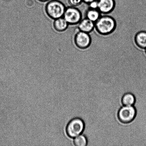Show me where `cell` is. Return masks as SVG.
<instances>
[{
    "mask_svg": "<svg viewBox=\"0 0 146 146\" xmlns=\"http://www.w3.org/2000/svg\"><path fill=\"white\" fill-rule=\"evenodd\" d=\"M136 114V110L133 106H123L119 110L117 117L121 123L127 124L133 121Z\"/></svg>",
    "mask_w": 146,
    "mask_h": 146,
    "instance_id": "277c9868",
    "label": "cell"
},
{
    "mask_svg": "<svg viewBox=\"0 0 146 146\" xmlns=\"http://www.w3.org/2000/svg\"><path fill=\"white\" fill-rule=\"evenodd\" d=\"M101 14L98 9L88 8L86 13V18L95 23L101 16Z\"/></svg>",
    "mask_w": 146,
    "mask_h": 146,
    "instance_id": "8fae6325",
    "label": "cell"
},
{
    "mask_svg": "<svg viewBox=\"0 0 146 146\" xmlns=\"http://www.w3.org/2000/svg\"><path fill=\"white\" fill-rule=\"evenodd\" d=\"M68 25L69 24L68 22L63 17L55 19L54 23V28L59 32H62L65 31L68 28Z\"/></svg>",
    "mask_w": 146,
    "mask_h": 146,
    "instance_id": "30bf717a",
    "label": "cell"
},
{
    "mask_svg": "<svg viewBox=\"0 0 146 146\" xmlns=\"http://www.w3.org/2000/svg\"><path fill=\"white\" fill-rule=\"evenodd\" d=\"M98 9L101 14H107L113 11L115 6V0H97Z\"/></svg>",
    "mask_w": 146,
    "mask_h": 146,
    "instance_id": "52a82bcc",
    "label": "cell"
},
{
    "mask_svg": "<svg viewBox=\"0 0 146 146\" xmlns=\"http://www.w3.org/2000/svg\"><path fill=\"white\" fill-rule=\"evenodd\" d=\"M134 42L139 48L145 50L146 48V31L137 32L134 37Z\"/></svg>",
    "mask_w": 146,
    "mask_h": 146,
    "instance_id": "9c48e42d",
    "label": "cell"
},
{
    "mask_svg": "<svg viewBox=\"0 0 146 146\" xmlns=\"http://www.w3.org/2000/svg\"><path fill=\"white\" fill-rule=\"evenodd\" d=\"M135 102V96L131 93H126L121 98V103L123 106H134Z\"/></svg>",
    "mask_w": 146,
    "mask_h": 146,
    "instance_id": "7c38bea8",
    "label": "cell"
},
{
    "mask_svg": "<svg viewBox=\"0 0 146 146\" xmlns=\"http://www.w3.org/2000/svg\"><path fill=\"white\" fill-rule=\"evenodd\" d=\"M88 8L98 9V3L97 0L92 1L88 4Z\"/></svg>",
    "mask_w": 146,
    "mask_h": 146,
    "instance_id": "9a60e30c",
    "label": "cell"
},
{
    "mask_svg": "<svg viewBox=\"0 0 146 146\" xmlns=\"http://www.w3.org/2000/svg\"><path fill=\"white\" fill-rule=\"evenodd\" d=\"M63 18L70 25L78 24L82 19V14L76 7H70L66 9Z\"/></svg>",
    "mask_w": 146,
    "mask_h": 146,
    "instance_id": "5b68a950",
    "label": "cell"
},
{
    "mask_svg": "<svg viewBox=\"0 0 146 146\" xmlns=\"http://www.w3.org/2000/svg\"><path fill=\"white\" fill-rule=\"evenodd\" d=\"M38 1H42V2H45V1H48V0H38Z\"/></svg>",
    "mask_w": 146,
    "mask_h": 146,
    "instance_id": "e0dca14e",
    "label": "cell"
},
{
    "mask_svg": "<svg viewBox=\"0 0 146 146\" xmlns=\"http://www.w3.org/2000/svg\"><path fill=\"white\" fill-rule=\"evenodd\" d=\"M144 50H145V55H146V48Z\"/></svg>",
    "mask_w": 146,
    "mask_h": 146,
    "instance_id": "ac0fdd59",
    "label": "cell"
},
{
    "mask_svg": "<svg viewBox=\"0 0 146 146\" xmlns=\"http://www.w3.org/2000/svg\"><path fill=\"white\" fill-rule=\"evenodd\" d=\"M73 142L76 146H87L88 143L86 137L82 134L75 137Z\"/></svg>",
    "mask_w": 146,
    "mask_h": 146,
    "instance_id": "4fadbf2b",
    "label": "cell"
},
{
    "mask_svg": "<svg viewBox=\"0 0 146 146\" xmlns=\"http://www.w3.org/2000/svg\"><path fill=\"white\" fill-rule=\"evenodd\" d=\"M66 7L60 1L52 0L50 1L46 6V11L50 18L54 19L63 17Z\"/></svg>",
    "mask_w": 146,
    "mask_h": 146,
    "instance_id": "7a4b0ae2",
    "label": "cell"
},
{
    "mask_svg": "<svg viewBox=\"0 0 146 146\" xmlns=\"http://www.w3.org/2000/svg\"><path fill=\"white\" fill-rule=\"evenodd\" d=\"M78 28L79 31L90 33L95 28V23L85 18L78 23Z\"/></svg>",
    "mask_w": 146,
    "mask_h": 146,
    "instance_id": "ba28073f",
    "label": "cell"
},
{
    "mask_svg": "<svg viewBox=\"0 0 146 146\" xmlns=\"http://www.w3.org/2000/svg\"><path fill=\"white\" fill-rule=\"evenodd\" d=\"M85 125L84 121L79 118H74L69 121L66 127V133L71 138H74L84 132Z\"/></svg>",
    "mask_w": 146,
    "mask_h": 146,
    "instance_id": "3957f363",
    "label": "cell"
},
{
    "mask_svg": "<svg viewBox=\"0 0 146 146\" xmlns=\"http://www.w3.org/2000/svg\"><path fill=\"white\" fill-rule=\"evenodd\" d=\"M75 45L80 49H85L91 45L92 39L89 33L79 31L74 38Z\"/></svg>",
    "mask_w": 146,
    "mask_h": 146,
    "instance_id": "8992f818",
    "label": "cell"
},
{
    "mask_svg": "<svg viewBox=\"0 0 146 146\" xmlns=\"http://www.w3.org/2000/svg\"><path fill=\"white\" fill-rule=\"evenodd\" d=\"M96 0H83V2L86 4H88L92 1H95Z\"/></svg>",
    "mask_w": 146,
    "mask_h": 146,
    "instance_id": "2e32d148",
    "label": "cell"
},
{
    "mask_svg": "<svg viewBox=\"0 0 146 146\" xmlns=\"http://www.w3.org/2000/svg\"><path fill=\"white\" fill-rule=\"evenodd\" d=\"M95 29L98 33L103 35H108L115 31L116 21L111 15L101 16L95 23Z\"/></svg>",
    "mask_w": 146,
    "mask_h": 146,
    "instance_id": "6da1fadb",
    "label": "cell"
},
{
    "mask_svg": "<svg viewBox=\"0 0 146 146\" xmlns=\"http://www.w3.org/2000/svg\"><path fill=\"white\" fill-rule=\"evenodd\" d=\"M83 2V0H68L70 5L76 7L80 5Z\"/></svg>",
    "mask_w": 146,
    "mask_h": 146,
    "instance_id": "5bb4252c",
    "label": "cell"
}]
</instances>
